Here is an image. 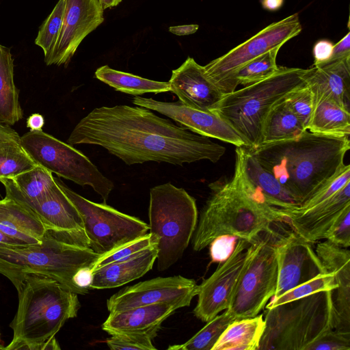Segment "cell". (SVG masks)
Returning a JSON list of instances; mask_svg holds the SVG:
<instances>
[{
    "label": "cell",
    "mask_w": 350,
    "mask_h": 350,
    "mask_svg": "<svg viewBox=\"0 0 350 350\" xmlns=\"http://www.w3.org/2000/svg\"><path fill=\"white\" fill-rule=\"evenodd\" d=\"M67 143L100 146L129 165L148 161L178 165L201 160L216 163L226 152L209 137L137 105L95 108L75 126Z\"/></svg>",
    "instance_id": "cell-1"
},
{
    "label": "cell",
    "mask_w": 350,
    "mask_h": 350,
    "mask_svg": "<svg viewBox=\"0 0 350 350\" xmlns=\"http://www.w3.org/2000/svg\"><path fill=\"white\" fill-rule=\"evenodd\" d=\"M247 148L301 206L345 164L350 142L349 137L323 135L306 130L293 139Z\"/></svg>",
    "instance_id": "cell-2"
},
{
    "label": "cell",
    "mask_w": 350,
    "mask_h": 350,
    "mask_svg": "<svg viewBox=\"0 0 350 350\" xmlns=\"http://www.w3.org/2000/svg\"><path fill=\"white\" fill-rule=\"evenodd\" d=\"M18 305L10 326L13 338L5 350H57L56 334L77 316L78 294L46 275H25L16 288Z\"/></svg>",
    "instance_id": "cell-3"
},
{
    "label": "cell",
    "mask_w": 350,
    "mask_h": 350,
    "mask_svg": "<svg viewBox=\"0 0 350 350\" xmlns=\"http://www.w3.org/2000/svg\"><path fill=\"white\" fill-rule=\"evenodd\" d=\"M210 196L203 206L191 241L200 252L217 237L229 235L251 243L260 234L284 222L281 209L260 202L245 191L234 173L231 179L208 185Z\"/></svg>",
    "instance_id": "cell-4"
},
{
    "label": "cell",
    "mask_w": 350,
    "mask_h": 350,
    "mask_svg": "<svg viewBox=\"0 0 350 350\" xmlns=\"http://www.w3.org/2000/svg\"><path fill=\"white\" fill-rule=\"evenodd\" d=\"M100 255L88 243L72 234L47 229L40 243L0 247V273L16 288L23 277L29 273L46 275L78 295L72 279L78 270L92 267Z\"/></svg>",
    "instance_id": "cell-5"
},
{
    "label": "cell",
    "mask_w": 350,
    "mask_h": 350,
    "mask_svg": "<svg viewBox=\"0 0 350 350\" xmlns=\"http://www.w3.org/2000/svg\"><path fill=\"white\" fill-rule=\"evenodd\" d=\"M258 350H306L334 329L333 291L310 294L266 309Z\"/></svg>",
    "instance_id": "cell-6"
},
{
    "label": "cell",
    "mask_w": 350,
    "mask_h": 350,
    "mask_svg": "<svg viewBox=\"0 0 350 350\" xmlns=\"http://www.w3.org/2000/svg\"><path fill=\"white\" fill-rule=\"evenodd\" d=\"M305 69L279 66L269 77L224 94L211 112L241 136L247 148L262 143L263 123L272 106L294 89L305 85Z\"/></svg>",
    "instance_id": "cell-7"
},
{
    "label": "cell",
    "mask_w": 350,
    "mask_h": 350,
    "mask_svg": "<svg viewBox=\"0 0 350 350\" xmlns=\"http://www.w3.org/2000/svg\"><path fill=\"white\" fill-rule=\"evenodd\" d=\"M149 230L158 238L157 269L165 271L183 253L196 230V199L170 183L152 187L148 208Z\"/></svg>",
    "instance_id": "cell-8"
},
{
    "label": "cell",
    "mask_w": 350,
    "mask_h": 350,
    "mask_svg": "<svg viewBox=\"0 0 350 350\" xmlns=\"http://www.w3.org/2000/svg\"><path fill=\"white\" fill-rule=\"evenodd\" d=\"M280 236L275 230L262 232L249 245L243 268L226 310L236 319L258 315L274 296Z\"/></svg>",
    "instance_id": "cell-9"
},
{
    "label": "cell",
    "mask_w": 350,
    "mask_h": 350,
    "mask_svg": "<svg viewBox=\"0 0 350 350\" xmlns=\"http://www.w3.org/2000/svg\"><path fill=\"white\" fill-rule=\"evenodd\" d=\"M21 145L37 165L81 186H90L106 202L113 183L82 152L42 131H29Z\"/></svg>",
    "instance_id": "cell-10"
},
{
    "label": "cell",
    "mask_w": 350,
    "mask_h": 350,
    "mask_svg": "<svg viewBox=\"0 0 350 350\" xmlns=\"http://www.w3.org/2000/svg\"><path fill=\"white\" fill-rule=\"evenodd\" d=\"M79 211L89 247L102 255L148 233L149 226L137 217L120 212L106 203L87 200L55 178Z\"/></svg>",
    "instance_id": "cell-11"
},
{
    "label": "cell",
    "mask_w": 350,
    "mask_h": 350,
    "mask_svg": "<svg viewBox=\"0 0 350 350\" xmlns=\"http://www.w3.org/2000/svg\"><path fill=\"white\" fill-rule=\"evenodd\" d=\"M298 13L270 24L254 36L204 66L210 79L223 94L233 92L238 86L237 72L249 62L276 48L301 31Z\"/></svg>",
    "instance_id": "cell-12"
},
{
    "label": "cell",
    "mask_w": 350,
    "mask_h": 350,
    "mask_svg": "<svg viewBox=\"0 0 350 350\" xmlns=\"http://www.w3.org/2000/svg\"><path fill=\"white\" fill-rule=\"evenodd\" d=\"M198 286L195 280L181 275L158 277L122 288L108 299L107 307L109 312L159 303L184 308L198 295Z\"/></svg>",
    "instance_id": "cell-13"
},
{
    "label": "cell",
    "mask_w": 350,
    "mask_h": 350,
    "mask_svg": "<svg viewBox=\"0 0 350 350\" xmlns=\"http://www.w3.org/2000/svg\"><path fill=\"white\" fill-rule=\"evenodd\" d=\"M250 244L239 239L229 257L220 262L213 274L199 285L198 303L193 310L196 317L208 322L228 308Z\"/></svg>",
    "instance_id": "cell-14"
},
{
    "label": "cell",
    "mask_w": 350,
    "mask_h": 350,
    "mask_svg": "<svg viewBox=\"0 0 350 350\" xmlns=\"http://www.w3.org/2000/svg\"><path fill=\"white\" fill-rule=\"evenodd\" d=\"M0 182L5 187L6 196L31 211L48 229L72 234L89 245L79 211L57 183L46 193L31 200L22 196L9 179H3Z\"/></svg>",
    "instance_id": "cell-15"
},
{
    "label": "cell",
    "mask_w": 350,
    "mask_h": 350,
    "mask_svg": "<svg viewBox=\"0 0 350 350\" xmlns=\"http://www.w3.org/2000/svg\"><path fill=\"white\" fill-rule=\"evenodd\" d=\"M103 21L98 0H64L60 32L47 66H66L83 40Z\"/></svg>",
    "instance_id": "cell-16"
},
{
    "label": "cell",
    "mask_w": 350,
    "mask_h": 350,
    "mask_svg": "<svg viewBox=\"0 0 350 350\" xmlns=\"http://www.w3.org/2000/svg\"><path fill=\"white\" fill-rule=\"evenodd\" d=\"M312 244L293 231L280 236L277 247L278 282L273 297L327 273Z\"/></svg>",
    "instance_id": "cell-17"
},
{
    "label": "cell",
    "mask_w": 350,
    "mask_h": 350,
    "mask_svg": "<svg viewBox=\"0 0 350 350\" xmlns=\"http://www.w3.org/2000/svg\"><path fill=\"white\" fill-rule=\"evenodd\" d=\"M132 103L157 111L189 131L209 138L225 142L237 147H245L241 136L225 120L211 111L197 110L178 102H163L135 96Z\"/></svg>",
    "instance_id": "cell-18"
},
{
    "label": "cell",
    "mask_w": 350,
    "mask_h": 350,
    "mask_svg": "<svg viewBox=\"0 0 350 350\" xmlns=\"http://www.w3.org/2000/svg\"><path fill=\"white\" fill-rule=\"evenodd\" d=\"M235 152L234 173L245 191L260 202L275 208L293 210L300 206L246 147H237Z\"/></svg>",
    "instance_id": "cell-19"
},
{
    "label": "cell",
    "mask_w": 350,
    "mask_h": 350,
    "mask_svg": "<svg viewBox=\"0 0 350 350\" xmlns=\"http://www.w3.org/2000/svg\"><path fill=\"white\" fill-rule=\"evenodd\" d=\"M168 82L170 91L182 104L197 110L211 112L224 94L207 76L204 66L190 57L172 71Z\"/></svg>",
    "instance_id": "cell-20"
},
{
    "label": "cell",
    "mask_w": 350,
    "mask_h": 350,
    "mask_svg": "<svg viewBox=\"0 0 350 350\" xmlns=\"http://www.w3.org/2000/svg\"><path fill=\"white\" fill-rule=\"evenodd\" d=\"M350 205V182L335 194L304 211L281 209L284 223L293 232L307 241L314 243L323 239L330 225L342 211Z\"/></svg>",
    "instance_id": "cell-21"
},
{
    "label": "cell",
    "mask_w": 350,
    "mask_h": 350,
    "mask_svg": "<svg viewBox=\"0 0 350 350\" xmlns=\"http://www.w3.org/2000/svg\"><path fill=\"white\" fill-rule=\"evenodd\" d=\"M315 252L327 272L334 275L337 284L333 296L334 329L350 332V252L328 240L319 243Z\"/></svg>",
    "instance_id": "cell-22"
},
{
    "label": "cell",
    "mask_w": 350,
    "mask_h": 350,
    "mask_svg": "<svg viewBox=\"0 0 350 350\" xmlns=\"http://www.w3.org/2000/svg\"><path fill=\"white\" fill-rule=\"evenodd\" d=\"M178 308L175 304L159 303L109 312L102 328L111 335L143 334L154 338L161 323Z\"/></svg>",
    "instance_id": "cell-23"
},
{
    "label": "cell",
    "mask_w": 350,
    "mask_h": 350,
    "mask_svg": "<svg viewBox=\"0 0 350 350\" xmlns=\"http://www.w3.org/2000/svg\"><path fill=\"white\" fill-rule=\"evenodd\" d=\"M304 79L315 98L332 100L349 110L350 57L305 69Z\"/></svg>",
    "instance_id": "cell-24"
},
{
    "label": "cell",
    "mask_w": 350,
    "mask_h": 350,
    "mask_svg": "<svg viewBox=\"0 0 350 350\" xmlns=\"http://www.w3.org/2000/svg\"><path fill=\"white\" fill-rule=\"evenodd\" d=\"M47 228L29 208L14 199L0 200V230L23 245L40 243Z\"/></svg>",
    "instance_id": "cell-25"
},
{
    "label": "cell",
    "mask_w": 350,
    "mask_h": 350,
    "mask_svg": "<svg viewBox=\"0 0 350 350\" xmlns=\"http://www.w3.org/2000/svg\"><path fill=\"white\" fill-rule=\"evenodd\" d=\"M157 252V246H154L132 258L96 269L93 271V280L90 288H116L142 277L152 268Z\"/></svg>",
    "instance_id": "cell-26"
},
{
    "label": "cell",
    "mask_w": 350,
    "mask_h": 350,
    "mask_svg": "<svg viewBox=\"0 0 350 350\" xmlns=\"http://www.w3.org/2000/svg\"><path fill=\"white\" fill-rule=\"evenodd\" d=\"M307 130L323 135L349 137V110L332 100L326 98H315Z\"/></svg>",
    "instance_id": "cell-27"
},
{
    "label": "cell",
    "mask_w": 350,
    "mask_h": 350,
    "mask_svg": "<svg viewBox=\"0 0 350 350\" xmlns=\"http://www.w3.org/2000/svg\"><path fill=\"white\" fill-rule=\"evenodd\" d=\"M265 328L262 314L236 319L226 328L212 350H258Z\"/></svg>",
    "instance_id": "cell-28"
},
{
    "label": "cell",
    "mask_w": 350,
    "mask_h": 350,
    "mask_svg": "<svg viewBox=\"0 0 350 350\" xmlns=\"http://www.w3.org/2000/svg\"><path fill=\"white\" fill-rule=\"evenodd\" d=\"M23 117L19 90L14 81V59L10 49L0 44V123L12 126Z\"/></svg>",
    "instance_id": "cell-29"
},
{
    "label": "cell",
    "mask_w": 350,
    "mask_h": 350,
    "mask_svg": "<svg viewBox=\"0 0 350 350\" xmlns=\"http://www.w3.org/2000/svg\"><path fill=\"white\" fill-rule=\"evenodd\" d=\"M305 131L306 129L284 98L274 104L267 114L262 126L261 144L293 139Z\"/></svg>",
    "instance_id": "cell-30"
},
{
    "label": "cell",
    "mask_w": 350,
    "mask_h": 350,
    "mask_svg": "<svg viewBox=\"0 0 350 350\" xmlns=\"http://www.w3.org/2000/svg\"><path fill=\"white\" fill-rule=\"evenodd\" d=\"M95 77L116 90L137 96L144 93H161L170 91L169 82L145 79L111 68L105 65L97 68Z\"/></svg>",
    "instance_id": "cell-31"
},
{
    "label": "cell",
    "mask_w": 350,
    "mask_h": 350,
    "mask_svg": "<svg viewBox=\"0 0 350 350\" xmlns=\"http://www.w3.org/2000/svg\"><path fill=\"white\" fill-rule=\"evenodd\" d=\"M236 319L226 310L216 315L193 337L182 345L170 346L173 350H212L213 347L230 323Z\"/></svg>",
    "instance_id": "cell-32"
},
{
    "label": "cell",
    "mask_w": 350,
    "mask_h": 350,
    "mask_svg": "<svg viewBox=\"0 0 350 350\" xmlns=\"http://www.w3.org/2000/svg\"><path fill=\"white\" fill-rule=\"evenodd\" d=\"M9 180L22 196L31 200L40 198L56 185L52 173L38 165Z\"/></svg>",
    "instance_id": "cell-33"
},
{
    "label": "cell",
    "mask_w": 350,
    "mask_h": 350,
    "mask_svg": "<svg viewBox=\"0 0 350 350\" xmlns=\"http://www.w3.org/2000/svg\"><path fill=\"white\" fill-rule=\"evenodd\" d=\"M37 165L21 143L0 144V180L12 179Z\"/></svg>",
    "instance_id": "cell-34"
},
{
    "label": "cell",
    "mask_w": 350,
    "mask_h": 350,
    "mask_svg": "<svg viewBox=\"0 0 350 350\" xmlns=\"http://www.w3.org/2000/svg\"><path fill=\"white\" fill-rule=\"evenodd\" d=\"M280 47H276L252 59L241 67L234 75L237 85H250L273 75L279 68L276 57Z\"/></svg>",
    "instance_id": "cell-35"
},
{
    "label": "cell",
    "mask_w": 350,
    "mask_h": 350,
    "mask_svg": "<svg viewBox=\"0 0 350 350\" xmlns=\"http://www.w3.org/2000/svg\"><path fill=\"white\" fill-rule=\"evenodd\" d=\"M157 237L151 232L147 233L100 255L92 266L91 270L93 272L104 265L132 258L149 248L157 246Z\"/></svg>",
    "instance_id": "cell-36"
},
{
    "label": "cell",
    "mask_w": 350,
    "mask_h": 350,
    "mask_svg": "<svg viewBox=\"0 0 350 350\" xmlns=\"http://www.w3.org/2000/svg\"><path fill=\"white\" fill-rule=\"evenodd\" d=\"M64 10V0H59L51 14L39 28L35 44L44 52V60L47 65L60 32Z\"/></svg>",
    "instance_id": "cell-37"
},
{
    "label": "cell",
    "mask_w": 350,
    "mask_h": 350,
    "mask_svg": "<svg viewBox=\"0 0 350 350\" xmlns=\"http://www.w3.org/2000/svg\"><path fill=\"white\" fill-rule=\"evenodd\" d=\"M336 288L337 284L332 273L329 272L321 273L278 297H271V301L268 304H266L265 307L266 309H269L317 292L335 291Z\"/></svg>",
    "instance_id": "cell-38"
},
{
    "label": "cell",
    "mask_w": 350,
    "mask_h": 350,
    "mask_svg": "<svg viewBox=\"0 0 350 350\" xmlns=\"http://www.w3.org/2000/svg\"><path fill=\"white\" fill-rule=\"evenodd\" d=\"M285 100L307 130L315 103L314 94L311 89L306 84L298 87L289 92Z\"/></svg>",
    "instance_id": "cell-39"
},
{
    "label": "cell",
    "mask_w": 350,
    "mask_h": 350,
    "mask_svg": "<svg viewBox=\"0 0 350 350\" xmlns=\"http://www.w3.org/2000/svg\"><path fill=\"white\" fill-rule=\"evenodd\" d=\"M350 182V165L344 164L336 175L322 186L314 195L301 206L295 208L304 211L327 199Z\"/></svg>",
    "instance_id": "cell-40"
},
{
    "label": "cell",
    "mask_w": 350,
    "mask_h": 350,
    "mask_svg": "<svg viewBox=\"0 0 350 350\" xmlns=\"http://www.w3.org/2000/svg\"><path fill=\"white\" fill-rule=\"evenodd\" d=\"M152 339L148 335L119 334L111 335L106 340V343L112 350H155Z\"/></svg>",
    "instance_id": "cell-41"
},
{
    "label": "cell",
    "mask_w": 350,
    "mask_h": 350,
    "mask_svg": "<svg viewBox=\"0 0 350 350\" xmlns=\"http://www.w3.org/2000/svg\"><path fill=\"white\" fill-rule=\"evenodd\" d=\"M323 239L343 247L350 245V205L345 207L325 232Z\"/></svg>",
    "instance_id": "cell-42"
},
{
    "label": "cell",
    "mask_w": 350,
    "mask_h": 350,
    "mask_svg": "<svg viewBox=\"0 0 350 350\" xmlns=\"http://www.w3.org/2000/svg\"><path fill=\"white\" fill-rule=\"evenodd\" d=\"M350 332L332 329L310 344L306 350H349Z\"/></svg>",
    "instance_id": "cell-43"
},
{
    "label": "cell",
    "mask_w": 350,
    "mask_h": 350,
    "mask_svg": "<svg viewBox=\"0 0 350 350\" xmlns=\"http://www.w3.org/2000/svg\"><path fill=\"white\" fill-rule=\"evenodd\" d=\"M238 239L229 235L215 238L209 244L211 261L220 263L226 260L232 252Z\"/></svg>",
    "instance_id": "cell-44"
},
{
    "label": "cell",
    "mask_w": 350,
    "mask_h": 350,
    "mask_svg": "<svg viewBox=\"0 0 350 350\" xmlns=\"http://www.w3.org/2000/svg\"><path fill=\"white\" fill-rule=\"evenodd\" d=\"M333 48V43L329 40L318 41L313 48L314 66H321L328 62L332 56Z\"/></svg>",
    "instance_id": "cell-45"
},
{
    "label": "cell",
    "mask_w": 350,
    "mask_h": 350,
    "mask_svg": "<svg viewBox=\"0 0 350 350\" xmlns=\"http://www.w3.org/2000/svg\"><path fill=\"white\" fill-rule=\"evenodd\" d=\"M348 57H350V32H348L339 42L334 45L332 56L325 64L340 61Z\"/></svg>",
    "instance_id": "cell-46"
},
{
    "label": "cell",
    "mask_w": 350,
    "mask_h": 350,
    "mask_svg": "<svg viewBox=\"0 0 350 350\" xmlns=\"http://www.w3.org/2000/svg\"><path fill=\"white\" fill-rule=\"evenodd\" d=\"M93 280V272L91 267H83L77 271L73 276V283L79 289L82 290L85 293H88Z\"/></svg>",
    "instance_id": "cell-47"
},
{
    "label": "cell",
    "mask_w": 350,
    "mask_h": 350,
    "mask_svg": "<svg viewBox=\"0 0 350 350\" xmlns=\"http://www.w3.org/2000/svg\"><path fill=\"white\" fill-rule=\"evenodd\" d=\"M12 142L21 143V136L10 126L0 123V144Z\"/></svg>",
    "instance_id": "cell-48"
},
{
    "label": "cell",
    "mask_w": 350,
    "mask_h": 350,
    "mask_svg": "<svg viewBox=\"0 0 350 350\" xmlns=\"http://www.w3.org/2000/svg\"><path fill=\"white\" fill-rule=\"evenodd\" d=\"M44 125V118L38 113L31 114L27 120V127L31 131H42Z\"/></svg>",
    "instance_id": "cell-49"
},
{
    "label": "cell",
    "mask_w": 350,
    "mask_h": 350,
    "mask_svg": "<svg viewBox=\"0 0 350 350\" xmlns=\"http://www.w3.org/2000/svg\"><path fill=\"white\" fill-rule=\"evenodd\" d=\"M198 27L199 26L198 25L171 26L169 28V31L177 36H187L196 33Z\"/></svg>",
    "instance_id": "cell-50"
},
{
    "label": "cell",
    "mask_w": 350,
    "mask_h": 350,
    "mask_svg": "<svg viewBox=\"0 0 350 350\" xmlns=\"http://www.w3.org/2000/svg\"><path fill=\"white\" fill-rule=\"evenodd\" d=\"M25 246L14 239L8 237L0 230V247Z\"/></svg>",
    "instance_id": "cell-51"
},
{
    "label": "cell",
    "mask_w": 350,
    "mask_h": 350,
    "mask_svg": "<svg viewBox=\"0 0 350 350\" xmlns=\"http://www.w3.org/2000/svg\"><path fill=\"white\" fill-rule=\"evenodd\" d=\"M284 3V0H262V7L269 11L279 10Z\"/></svg>",
    "instance_id": "cell-52"
},
{
    "label": "cell",
    "mask_w": 350,
    "mask_h": 350,
    "mask_svg": "<svg viewBox=\"0 0 350 350\" xmlns=\"http://www.w3.org/2000/svg\"><path fill=\"white\" fill-rule=\"evenodd\" d=\"M103 10L118 5L122 0H98Z\"/></svg>",
    "instance_id": "cell-53"
},
{
    "label": "cell",
    "mask_w": 350,
    "mask_h": 350,
    "mask_svg": "<svg viewBox=\"0 0 350 350\" xmlns=\"http://www.w3.org/2000/svg\"><path fill=\"white\" fill-rule=\"evenodd\" d=\"M4 349V347H3L1 345V338H0V349Z\"/></svg>",
    "instance_id": "cell-54"
}]
</instances>
